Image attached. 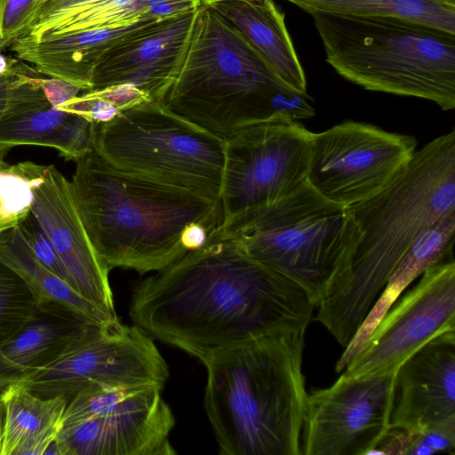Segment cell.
Instances as JSON below:
<instances>
[{
    "instance_id": "1",
    "label": "cell",
    "mask_w": 455,
    "mask_h": 455,
    "mask_svg": "<svg viewBox=\"0 0 455 455\" xmlns=\"http://www.w3.org/2000/svg\"><path fill=\"white\" fill-rule=\"evenodd\" d=\"M315 307L299 284L212 230L202 247L134 287L130 315L204 365L259 337L307 327Z\"/></svg>"
},
{
    "instance_id": "2",
    "label": "cell",
    "mask_w": 455,
    "mask_h": 455,
    "mask_svg": "<svg viewBox=\"0 0 455 455\" xmlns=\"http://www.w3.org/2000/svg\"><path fill=\"white\" fill-rule=\"evenodd\" d=\"M349 209L361 236L346 279L318 304L315 317L343 347L415 237L455 212V131L416 150L385 188Z\"/></svg>"
},
{
    "instance_id": "3",
    "label": "cell",
    "mask_w": 455,
    "mask_h": 455,
    "mask_svg": "<svg viewBox=\"0 0 455 455\" xmlns=\"http://www.w3.org/2000/svg\"><path fill=\"white\" fill-rule=\"evenodd\" d=\"M307 327L251 339L204 366V408L223 455H301Z\"/></svg>"
},
{
    "instance_id": "4",
    "label": "cell",
    "mask_w": 455,
    "mask_h": 455,
    "mask_svg": "<svg viewBox=\"0 0 455 455\" xmlns=\"http://www.w3.org/2000/svg\"><path fill=\"white\" fill-rule=\"evenodd\" d=\"M71 196L85 233L109 269L160 271L185 255L187 228L213 230L220 203L118 171L94 149L76 161Z\"/></svg>"
},
{
    "instance_id": "5",
    "label": "cell",
    "mask_w": 455,
    "mask_h": 455,
    "mask_svg": "<svg viewBox=\"0 0 455 455\" xmlns=\"http://www.w3.org/2000/svg\"><path fill=\"white\" fill-rule=\"evenodd\" d=\"M312 100L283 84L235 27L201 4L180 72L162 103L228 140L251 124L313 117Z\"/></svg>"
},
{
    "instance_id": "6",
    "label": "cell",
    "mask_w": 455,
    "mask_h": 455,
    "mask_svg": "<svg viewBox=\"0 0 455 455\" xmlns=\"http://www.w3.org/2000/svg\"><path fill=\"white\" fill-rule=\"evenodd\" d=\"M326 61L365 90L455 108V34L394 17L313 12Z\"/></svg>"
},
{
    "instance_id": "7",
    "label": "cell",
    "mask_w": 455,
    "mask_h": 455,
    "mask_svg": "<svg viewBox=\"0 0 455 455\" xmlns=\"http://www.w3.org/2000/svg\"><path fill=\"white\" fill-rule=\"evenodd\" d=\"M215 232L299 284L318 304L346 279L361 232L349 207L306 181L291 195L220 222Z\"/></svg>"
},
{
    "instance_id": "8",
    "label": "cell",
    "mask_w": 455,
    "mask_h": 455,
    "mask_svg": "<svg viewBox=\"0 0 455 455\" xmlns=\"http://www.w3.org/2000/svg\"><path fill=\"white\" fill-rule=\"evenodd\" d=\"M225 142L146 100L97 124L94 150L118 171L220 203Z\"/></svg>"
},
{
    "instance_id": "9",
    "label": "cell",
    "mask_w": 455,
    "mask_h": 455,
    "mask_svg": "<svg viewBox=\"0 0 455 455\" xmlns=\"http://www.w3.org/2000/svg\"><path fill=\"white\" fill-rule=\"evenodd\" d=\"M168 378V365L148 333L116 319L88 325L52 362L14 383L41 398L68 403L91 387L162 390Z\"/></svg>"
},
{
    "instance_id": "10",
    "label": "cell",
    "mask_w": 455,
    "mask_h": 455,
    "mask_svg": "<svg viewBox=\"0 0 455 455\" xmlns=\"http://www.w3.org/2000/svg\"><path fill=\"white\" fill-rule=\"evenodd\" d=\"M311 137L299 121L279 120L246 126L226 140L220 222L300 188L307 181Z\"/></svg>"
},
{
    "instance_id": "11",
    "label": "cell",
    "mask_w": 455,
    "mask_h": 455,
    "mask_svg": "<svg viewBox=\"0 0 455 455\" xmlns=\"http://www.w3.org/2000/svg\"><path fill=\"white\" fill-rule=\"evenodd\" d=\"M417 140L364 122L346 120L312 132L307 183L349 207L385 188L410 162Z\"/></svg>"
},
{
    "instance_id": "12",
    "label": "cell",
    "mask_w": 455,
    "mask_h": 455,
    "mask_svg": "<svg viewBox=\"0 0 455 455\" xmlns=\"http://www.w3.org/2000/svg\"><path fill=\"white\" fill-rule=\"evenodd\" d=\"M396 372L345 373L307 395L301 455H370L390 427Z\"/></svg>"
},
{
    "instance_id": "13",
    "label": "cell",
    "mask_w": 455,
    "mask_h": 455,
    "mask_svg": "<svg viewBox=\"0 0 455 455\" xmlns=\"http://www.w3.org/2000/svg\"><path fill=\"white\" fill-rule=\"evenodd\" d=\"M455 330V263L427 269L419 282L379 321L342 371L349 377L396 372L431 339Z\"/></svg>"
},
{
    "instance_id": "14",
    "label": "cell",
    "mask_w": 455,
    "mask_h": 455,
    "mask_svg": "<svg viewBox=\"0 0 455 455\" xmlns=\"http://www.w3.org/2000/svg\"><path fill=\"white\" fill-rule=\"evenodd\" d=\"M156 387L136 391L113 411L63 425L50 446L59 455H172L175 418Z\"/></svg>"
},
{
    "instance_id": "15",
    "label": "cell",
    "mask_w": 455,
    "mask_h": 455,
    "mask_svg": "<svg viewBox=\"0 0 455 455\" xmlns=\"http://www.w3.org/2000/svg\"><path fill=\"white\" fill-rule=\"evenodd\" d=\"M30 211L51 240L70 286L111 317H117L109 268L93 249L76 210L69 181L53 165L35 164Z\"/></svg>"
},
{
    "instance_id": "16",
    "label": "cell",
    "mask_w": 455,
    "mask_h": 455,
    "mask_svg": "<svg viewBox=\"0 0 455 455\" xmlns=\"http://www.w3.org/2000/svg\"><path fill=\"white\" fill-rule=\"evenodd\" d=\"M196 9L158 20L110 50L89 91L132 84L162 102L180 72Z\"/></svg>"
},
{
    "instance_id": "17",
    "label": "cell",
    "mask_w": 455,
    "mask_h": 455,
    "mask_svg": "<svg viewBox=\"0 0 455 455\" xmlns=\"http://www.w3.org/2000/svg\"><path fill=\"white\" fill-rule=\"evenodd\" d=\"M390 426L420 430L455 420V330L431 339L396 371Z\"/></svg>"
},
{
    "instance_id": "18",
    "label": "cell",
    "mask_w": 455,
    "mask_h": 455,
    "mask_svg": "<svg viewBox=\"0 0 455 455\" xmlns=\"http://www.w3.org/2000/svg\"><path fill=\"white\" fill-rule=\"evenodd\" d=\"M160 20L43 37L27 35L16 38L10 47L18 59L32 64L40 74L85 92L91 89L96 67L110 50Z\"/></svg>"
},
{
    "instance_id": "19",
    "label": "cell",
    "mask_w": 455,
    "mask_h": 455,
    "mask_svg": "<svg viewBox=\"0 0 455 455\" xmlns=\"http://www.w3.org/2000/svg\"><path fill=\"white\" fill-rule=\"evenodd\" d=\"M95 128L84 116L57 108L43 89L0 119V153L16 146H43L76 161L94 149Z\"/></svg>"
},
{
    "instance_id": "20",
    "label": "cell",
    "mask_w": 455,
    "mask_h": 455,
    "mask_svg": "<svg viewBox=\"0 0 455 455\" xmlns=\"http://www.w3.org/2000/svg\"><path fill=\"white\" fill-rule=\"evenodd\" d=\"M92 322L55 303L37 305L32 317L0 343V388L52 362Z\"/></svg>"
},
{
    "instance_id": "21",
    "label": "cell",
    "mask_w": 455,
    "mask_h": 455,
    "mask_svg": "<svg viewBox=\"0 0 455 455\" xmlns=\"http://www.w3.org/2000/svg\"><path fill=\"white\" fill-rule=\"evenodd\" d=\"M235 27L274 74L296 92H307L304 69L273 0H220L207 4Z\"/></svg>"
},
{
    "instance_id": "22",
    "label": "cell",
    "mask_w": 455,
    "mask_h": 455,
    "mask_svg": "<svg viewBox=\"0 0 455 455\" xmlns=\"http://www.w3.org/2000/svg\"><path fill=\"white\" fill-rule=\"evenodd\" d=\"M454 236L455 212L426 228L415 237L393 269L358 331L345 347L335 365L337 372L345 370L405 288L451 252Z\"/></svg>"
},
{
    "instance_id": "23",
    "label": "cell",
    "mask_w": 455,
    "mask_h": 455,
    "mask_svg": "<svg viewBox=\"0 0 455 455\" xmlns=\"http://www.w3.org/2000/svg\"><path fill=\"white\" fill-rule=\"evenodd\" d=\"M0 399V455L45 454L62 427L67 400L41 398L17 383L4 387Z\"/></svg>"
},
{
    "instance_id": "24",
    "label": "cell",
    "mask_w": 455,
    "mask_h": 455,
    "mask_svg": "<svg viewBox=\"0 0 455 455\" xmlns=\"http://www.w3.org/2000/svg\"><path fill=\"white\" fill-rule=\"evenodd\" d=\"M0 260L21 277L37 305L60 304L99 323L118 319L102 312L47 269L34 255L16 226L0 233Z\"/></svg>"
},
{
    "instance_id": "25",
    "label": "cell",
    "mask_w": 455,
    "mask_h": 455,
    "mask_svg": "<svg viewBox=\"0 0 455 455\" xmlns=\"http://www.w3.org/2000/svg\"><path fill=\"white\" fill-rule=\"evenodd\" d=\"M199 5L200 0H99L52 24L35 37L166 19L196 10Z\"/></svg>"
},
{
    "instance_id": "26",
    "label": "cell",
    "mask_w": 455,
    "mask_h": 455,
    "mask_svg": "<svg viewBox=\"0 0 455 455\" xmlns=\"http://www.w3.org/2000/svg\"><path fill=\"white\" fill-rule=\"evenodd\" d=\"M307 13L394 17L455 34V10L427 0H287Z\"/></svg>"
},
{
    "instance_id": "27",
    "label": "cell",
    "mask_w": 455,
    "mask_h": 455,
    "mask_svg": "<svg viewBox=\"0 0 455 455\" xmlns=\"http://www.w3.org/2000/svg\"><path fill=\"white\" fill-rule=\"evenodd\" d=\"M455 454V420L420 430L391 427L372 454Z\"/></svg>"
},
{
    "instance_id": "28",
    "label": "cell",
    "mask_w": 455,
    "mask_h": 455,
    "mask_svg": "<svg viewBox=\"0 0 455 455\" xmlns=\"http://www.w3.org/2000/svg\"><path fill=\"white\" fill-rule=\"evenodd\" d=\"M0 153V233L18 224L31 209L35 163L4 162Z\"/></svg>"
},
{
    "instance_id": "29",
    "label": "cell",
    "mask_w": 455,
    "mask_h": 455,
    "mask_svg": "<svg viewBox=\"0 0 455 455\" xmlns=\"http://www.w3.org/2000/svg\"><path fill=\"white\" fill-rule=\"evenodd\" d=\"M36 307L37 300L29 287L0 260V343L14 336Z\"/></svg>"
},
{
    "instance_id": "30",
    "label": "cell",
    "mask_w": 455,
    "mask_h": 455,
    "mask_svg": "<svg viewBox=\"0 0 455 455\" xmlns=\"http://www.w3.org/2000/svg\"><path fill=\"white\" fill-rule=\"evenodd\" d=\"M44 78L20 59L0 53V119L43 91Z\"/></svg>"
},
{
    "instance_id": "31",
    "label": "cell",
    "mask_w": 455,
    "mask_h": 455,
    "mask_svg": "<svg viewBox=\"0 0 455 455\" xmlns=\"http://www.w3.org/2000/svg\"><path fill=\"white\" fill-rule=\"evenodd\" d=\"M16 227L36 259L70 286L69 278L62 262L47 234L32 212L30 211L22 218Z\"/></svg>"
},
{
    "instance_id": "32",
    "label": "cell",
    "mask_w": 455,
    "mask_h": 455,
    "mask_svg": "<svg viewBox=\"0 0 455 455\" xmlns=\"http://www.w3.org/2000/svg\"><path fill=\"white\" fill-rule=\"evenodd\" d=\"M40 0H0V38L7 46L22 36Z\"/></svg>"
},
{
    "instance_id": "33",
    "label": "cell",
    "mask_w": 455,
    "mask_h": 455,
    "mask_svg": "<svg viewBox=\"0 0 455 455\" xmlns=\"http://www.w3.org/2000/svg\"><path fill=\"white\" fill-rule=\"evenodd\" d=\"M44 92L48 100L57 106L72 100L84 91L79 86L55 78H44Z\"/></svg>"
},
{
    "instance_id": "34",
    "label": "cell",
    "mask_w": 455,
    "mask_h": 455,
    "mask_svg": "<svg viewBox=\"0 0 455 455\" xmlns=\"http://www.w3.org/2000/svg\"><path fill=\"white\" fill-rule=\"evenodd\" d=\"M429 2L443 5L444 7L455 10V0H427Z\"/></svg>"
},
{
    "instance_id": "35",
    "label": "cell",
    "mask_w": 455,
    "mask_h": 455,
    "mask_svg": "<svg viewBox=\"0 0 455 455\" xmlns=\"http://www.w3.org/2000/svg\"><path fill=\"white\" fill-rule=\"evenodd\" d=\"M3 415H4V405H3V403H2V401L0 399V433H1Z\"/></svg>"
},
{
    "instance_id": "36",
    "label": "cell",
    "mask_w": 455,
    "mask_h": 455,
    "mask_svg": "<svg viewBox=\"0 0 455 455\" xmlns=\"http://www.w3.org/2000/svg\"><path fill=\"white\" fill-rule=\"evenodd\" d=\"M200 1H201V4L207 5V4H210L212 3H214V2H217V1H220V0H200Z\"/></svg>"
},
{
    "instance_id": "37",
    "label": "cell",
    "mask_w": 455,
    "mask_h": 455,
    "mask_svg": "<svg viewBox=\"0 0 455 455\" xmlns=\"http://www.w3.org/2000/svg\"><path fill=\"white\" fill-rule=\"evenodd\" d=\"M7 45L5 44L4 41L3 39L0 38V53L2 52V51L6 48Z\"/></svg>"
},
{
    "instance_id": "38",
    "label": "cell",
    "mask_w": 455,
    "mask_h": 455,
    "mask_svg": "<svg viewBox=\"0 0 455 455\" xmlns=\"http://www.w3.org/2000/svg\"><path fill=\"white\" fill-rule=\"evenodd\" d=\"M43 1H44V0H40L39 4H40L41 2H43ZM38 4H37V5H38Z\"/></svg>"
}]
</instances>
